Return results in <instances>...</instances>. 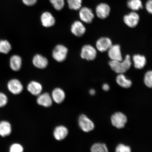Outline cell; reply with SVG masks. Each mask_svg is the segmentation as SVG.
<instances>
[{"label":"cell","instance_id":"3","mask_svg":"<svg viewBox=\"0 0 152 152\" xmlns=\"http://www.w3.org/2000/svg\"><path fill=\"white\" fill-rule=\"evenodd\" d=\"M96 49L91 45H85L81 49L80 56L83 59L88 61L94 60L96 56Z\"/></svg>","mask_w":152,"mask_h":152},{"label":"cell","instance_id":"20","mask_svg":"<svg viewBox=\"0 0 152 152\" xmlns=\"http://www.w3.org/2000/svg\"><path fill=\"white\" fill-rule=\"evenodd\" d=\"M10 67L13 71H18L21 67L22 60L20 57L18 55H14L11 57L10 61Z\"/></svg>","mask_w":152,"mask_h":152},{"label":"cell","instance_id":"26","mask_svg":"<svg viewBox=\"0 0 152 152\" xmlns=\"http://www.w3.org/2000/svg\"><path fill=\"white\" fill-rule=\"evenodd\" d=\"M68 7L70 9L77 10L81 8L82 0H67Z\"/></svg>","mask_w":152,"mask_h":152},{"label":"cell","instance_id":"18","mask_svg":"<svg viewBox=\"0 0 152 152\" xmlns=\"http://www.w3.org/2000/svg\"><path fill=\"white\" fill-rule=\"evenodd\" d=\"M53 100L56 103H61L65 99L66 95L63 90L59 88H57L53 90L52 94Z\"/></svg>","mask_w":152,"mask_h":152},{"label":"cell","instance_id":"34","mask_svg":"<svg viewBox=\"0 0 152 152\" xmlns=\"http://www.w3.org/2000/svg\"><path fill=\"white\" fill-rule=\"evenodd\" d=\"M102 88L104 91H108L110 89V86L109 85L104 83L102 86Z\"/></svg>","mask_w":152,"mask_h":152},{"label":"cell","instance_id":"31","mask_svg":"<svg viewBox=\"0 0 152 152\" xmlns=\"http://www.w3.org/2000/svg\"><path fill=\"white\" fill-rule=\"evenodd\" d=\"M7 98L6 95L0 92V107H4L7 104Z\"/></svg>","mask_w":152,"mask_h":152},{"label":"cell","instance_id":"7","mask_svg":"<svg viewBox=\"0 0 152 152\" xmlns=\"http://www.w3.org/2000/svg\"><path fill=\"white\" fill-rule=\"evenodd\" d=\"M79 14L81 20L86 23H92L94 18L92 10L86 7H81L80 9Z\"/></svg>","mask_w":152,"mask_h":152},{"label":"cell","instance_id":"28","mask_svg":"<svg viewBox=\"0 0 152 152\" xmlns=\"http://www.w3.org/2000/svg\"><path fill=\"white\" fill-rule=\"evenodd\" d=\"M144 83L146 86L152 88V71H148L144 77Z\"/></svg>","mask_w":152,"mask_h":152},{"label":"cell","instance_id":"10","mask_svg":"<svg viewBox=\"0 0 152 152\" xmlns=\"http://www.w3.org/2000/svg\"><path fill=\"white\" fill-rule=\"evenodd\" d=\"M111 9L109 5L105 3H101L96 7V11L97 16L100 19L107 18L110 14Z\"/></svg>","mask_w":152,"mask_h":152},{"label":"cell","instance_id":"22","mask_svg":"<svg viewBox=\"0 0 152 152\" xmlns=\"http://www.w3.org/2000/svg\"><path fill=\"white\" fill-rule=\"evenodd\" d=\"M118 84L120 86L124 88H129L132 85V81L126 78L123 73L119 74L116 79Z\"/></svg>","mask_w":152,"mask_h":152},{"label":"cell","instance_id":"5","mask_svg":"<svg viewBox=\"0 0 152 152\" xmlns=\"http://www.w3.org/2000/svg\"><path fill=\"white\" fill-rule=\"evenodd\" d=\"M111 121L112 124L114 126L118 129H121L125 126L127 121V118L124 114L118 112L112 116Z\"/></svg>","mask_w":152,"mask_h":152},{"label":"cell","instance_id":"1","mask_svg":"<svg viewBox=\"0 0 152 152\" xmlns=\"http://www.w3.org/2000/svg\"><path fill=\"white\" fill-rule=\"evenodd\" d=\"M131 57L127 55L124 60L121 61L111 60L109 65L111 69L118 74L124 73L130 69L132 66Z\"/></svg>","mask_w":152,"mask_h":152},{"label":"cell","instance_id":"15","mask_svg":"<svg viewBox=\"0 0 152 152\" xmlns=\"http://www.w3.org/2000/svg\"><path fill=\"white\" fill-rule=\"evenodd\" d=\"M33 63L36 67L39 69H43L47 67L48 65V61L45 57L38 54L33 57Z\"/></svg>","mask_w":152,"mask_h":152},{"label":"cell","instance_id":"33","mask_svg":"<svg viewBox=\"0 0 152 152\" xmlns=\"http://www.w3.org/2000/svg\"><path fill=\"white\" fill-rule=\"evenodd\" d=\"M24 4L28 6H32L37 3V0H22Z\"/></svg>","mask_w":152,"mask_h":152},{"label":"cell","instance_id":"6","mask_svg":"<svg viewBox=\"0 0 152 152\" xmlns=\"http://www.w3.org/2000/svg\"><path fill=\"white\" fill-rule=\"evenodd\" d=\"M140 19L139 15L135 11H133L125 15L124 17V21L129 27L134 28L137 25Z\"/></svg>","mask_w":152,"mask_h":152},{"label":"cell","instance_id":"25","mask_svg":"<svg viewBox=\"0 0 152 152\" xmlns=\"http://www.w3.org/2000/svg\"><path fill=\"white\" fill-rule=\"evenodd\" d=\"M91 151L92 152H107L108 149L105 144L101 143H96L94 144L91 148Z\"/></svg>","mask_w":152,"mask_h":152},{"label":"cell","instance_id":"27","mask_svg":"<svg viewBox=\"0 0 152 152\" xmlns=\"http://www.w3.org/2000/svg\"><path fill=\"white\" fill-rule=\"evenodd\" d=\"M51 4L57 10L60 11L64 8V0H50Z\"/></svg>","mask_w":152,"mask_h":152},{"label":"cell","instance_id":"29","mask_svg":"<svg viewBox=\"0 0 152 152\" xmlns=\"http://www.w3.org/2000/svg\"><path fill=\"white\" fill-rule=\"evenodd\" d=\"M23 148L20 144L15 143L12 144L10 148V152H22L23 151Z\"/></svg>","mask_w":152,"mask_h":152},{"label":"cell","instance_id":"16","mask_svg":"<svg viewBox=\"0 0 152 152\" xmlns=\"http://www.w3.org/2000/svg\"><path fill=\"white\" fill-rule=\"evenodd\" d=\"M68 133L67 128L62 125H60L55 128L53 134L55 139L60 141L65 138L68 135Z\"/></svg>","mask_w":152,"mask_h":152},{"label":"cell","instance_id":"17","mask_svg":"<svg viewBox=\"0 0 152 152\" xmlns=\"http://www.w3.org/2000/svg\"><path fill=\"white\" fill-rule=\"evenodd\" d=\"M27 90L32 94L35 96H38L41 94L42 90V86L39 82L32 81L28 83Z\"/></svg>","mask_w":152,"mask_h":152},{"label":"cell","instance_id":"35","mask_svg":"<svg viewBox=\"0 0 152 152\" xmlns=\"http://www.w3.org/2000/svg\"><path fill=\"white\" fill-rule=\"evenodd\" d=\"M89 93L92 96H94V95L96 94V91L94 89H91L90 91H89Z\"/></svg>","mask_w":152,"mask_h":152},{"label":"cell","instance_id":"2","mask_svg":"<svg viewBox=\"0 0 152 152\" xmlns=\"http://www.w3.org/2000/svg\"><path fill=\"white\" fill-rule=\"evenodd\" d=\"M68 49L64 45H58L54 48L52 52V56L55 60L59 62L64 61L67 56Z\"/></svg>","mask_w":152,"mask_h":152},{"label":"cell","instance_id":"19","mask_svg":"<svg viewBox=\"0 0 152 152\" xmlns=\"http://www.w3.org/2000/svg\"><path fill=\"white\" fill-rule=\"evenodd\" d=\"M133 61L135 68L137 69L143 68L147 64V59L145 56L140 54L133 56Z\"/></svg>","mask_w":152,"mask_h":152},{"label":"cell","instance_id":"8","mask_svg":"<svg viewBox=\"0 0 152 152\" xmlns=\"http://www.w3.org/2000/svg\"><path fill=\"white\" fill-rule=\"evenodd\" d=\"M107 51L108 56L111 60L121 61L123 60L121 47L119 45H112Z\"/></svg>","mask_w":152,"mask_h":152},{"label":"cell","instance_id":"24","mask_svg":"<svg viewBox=\"0 0 152 152\" xmlns=\"http://www.w3.org/2000/svg\"><path fill=\"white\" fill-rule=\"evenodd\" d=\"M11 49V45L9 42L5 40L0 41V53L7 54Z\"/></svg>","mask_w":152,"mask_h":152},{"label":"cell","instance_id":"32","mask_svg":"<svg viewBox=\"0 0 152 152\" xmlns=\"http://www.w3.org/2000/svg\"><path fill=\"white\" fill-rule=\"evenodd\" d=\"M145 8L148 12L152 15V0H148L145 4Z\"/></svg>","mask_w":152,"mask_h":152},{"label":"cell","instance_id":"12","mask_svg":"<svg viewBox=\"0 0 152 152\" xmlns=\"http://www.w3.org/2000/svg\"><path fill=\"white\" fill-rule=\"evenodd\" d=\"M71 31L76 37H80L85 34L86 29L82 23L80 21H76L72 24Z\"/></svg>","mask_w":152,"mask_h":152},{"label":"cell","instance_id":"11","mask_svg":"<svg viewBox=\"0 0 152 152\" xmlns=\"http://www.w3.org/2000/svg\"><path fill=\"white\" fill-rule=\"evenodd\" d=\"M7 88L12 94L15 95L20 94L23 88L22 83L16 79H13L10 81L7 84Z\"/></svg>","mask_w":152,"mask_h":152},{"label":"cell","instance_id":"23","mask_svg":"<svg viewBox=\"0 0 152 152\" xmlns=\"http://www.w3.org/2000/svg\"><path fill=\"white\" fill-rule=\"evenodd\" d=\"M127 6L129 8L134 11L140 10L143 7L141 0H129Z\"/></svg>","mask_w":152,"mask_h":152},{"label":"cell","instance_id":"14","mask_svg":"<svg viewBox=\"0 0 152 152\" xmlns=\"http://www.w3.org/2000/svg\"><path fill=\"white\" fill-rule=\"evenodd\" d=\"M37 102L39 105L48 107L52 106L53 99L52 96L48 93H45L38 96Z\"/></svg>","mask_w":152,"mask_h":152},{"label":"cell","instance_id":"21","mask_svg":"<svg viewBox=\"0 0 152 152\" xmlns=\"http://www.w3.org/2000/svg\"><path fill=\"white\" fill-rule=\"evenodd\" d=\"M11 131V125L8 121H2L0 122V135L3 137L8 136Z\"/></svg>","mask_w":152,"mask_h":152},{"label":"cell","instance_id":"9","mask_svg":"<svg viewBox=\"0 0 152 152\" xmlns=\"http://www.w3.org/2000/svg\"><path fill=\"white\" fill-rule=\"evenodd\" d=\"M112 45L113 44L111 39L107 37L100 38L96 43V49L101 52H104L108 50Z\"/></svg>","mask_w":152,"mask_h":152},{"label":"cell","instance_id":"13","mask_svg":"<svg viewBox=\"0 0 152 152\" xmlns=\"http://www.w3.org/2000/svg\"><path fill=\"white\" fill-rule=\"evenodd\" d=\"M41 20L42 26L46 28L52 27L56 23L54 17L49 12H45L42 14Z\"/></svg>","mask_w":152,"mask_h":152},{"label":"cell","instance_id":"30","mask_svg":"<svg viewBox=\"0 0 152 152\" xmlns=\"http://www.w3.org/2000/svg\"><path fill=\"white\" fill-rule=\"evenodd\" d=\"M116 151L117 152H130L131 151V149L129 146L120 144H119L116 148Z\"/></svg>","mask_w":152,"mask_h":152},{"label":"cell","instance_id":"4","mask_svg":"<svg viewBox=\"0 0 152 152\" xmlns=\"http://www.w3.org/2000/svg\"><path fill=\"white\" fill-rule=\"evenodd\" d=\"M79 125L83 132H88L94 130V125L93 121L85 115L80 116L78 120Z\"/></svg>","mask_w":152,"mask_h":152}]
</instances>
